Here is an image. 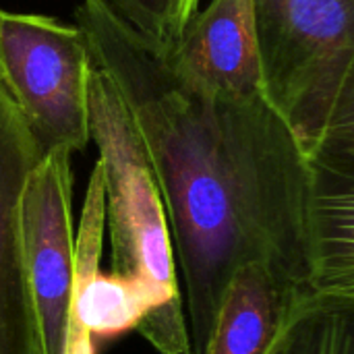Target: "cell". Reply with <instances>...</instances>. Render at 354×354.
I'll list each match as a JSON object with an SVG mask.
<instances>
[{
    "label": "cell",
    "instance_id": "6da1fadb",
    "mask_svg": "<svg viewBox=\"0 0 354 354\" xmlns=\"http://www.w3.org/2000/svg\"><path fill=\"white\" fill-rule=\"evenodd\" d=\"M93 62L116 85L149 158L203 354L234 272L266 263L311 288L309 151L266 95L209 93L93 0L75 8Z\"/></svg>",
    "mask_w": 354,
    "mask_h": 354
},
{
    "label": "cell",
    "instance_id": "7a4b0ae2",
    "mask_svg": "<svg viewBox=\"0 0 354 354\" xmlns=\"http://www.w3.org/2000/svg\"><path fill=\"white\" fill-rule=\"evenodd\" d=\"M89 116L104 166L112 272L143 284L156 303L137 330L162 354H193L166 207L135 122L116 85L97 66L89 79Z\"/></svg>",
    "mask_w": 354,
    "mask_h": 354
},
{
    "label": "cell",
    "instance_id": "3957f363",
    "mask_svg": "<svg viewBox=\"0 0 354 354\" xmlns=\"http://www.w3.org/2000/svg\"><path fill=\"white\" fill-rule=\"evenodd\" d=\"M266 100L305 147L354 64V0H251Z\"/></svg>",
    "mask_w": 354,
    "mask_h": 354
},
{
    "label": "cell",
    "instance_id": "277c9868",
    "mask_svg": "<svg viewBox=\"0 0 354 354\" xmlns=\"http://www.w3.org/2000/svg\"><path fill=\"white\" fill-rule=\"evenodd\" d=\"M93 56L77 25L0 8V85L41 158L83 151L91 141Z\"/></svg>",
    "mask_w": 354,
    "mask_h": 354
},
{
    "label": "cell",
    "instance_id": "5b68a950",
    "mask_svg": "<svg viewBox=\"0 0 354 354\" xmlns=\"http://www.w3.org/2000/svg\"><path fill=\"white\" fill-rule=\"evenodd\" d=\"M71 153L46 156L21 201V236L41 354H66L75 239L71 224Z\"/></svg>",
    "mask_w": 354,
    "mask_h": 354
},
{
    "label": "cell",
    "instance_id": "8992f818",
    "mask_svg": "<svg viewBox=\"0 0 354 354\" xmlns=\"http://www.w3.org/2000/svg\"><path fill=\"white\" fill-rule=\"evenodd\" d=\"M106 230L104 166L95 160L91 170L79 234L75 239V278L66 354H93V336L114 338L137 330L156 311L149 290L137 280L118 274H100L102 243Z\"/></svg>",
    "mask_w": 354,
    "mask_h": 354
},
{
    "label": "cell",
    "instance_id": "52a82bcc",
    "mask_svg": "<svg viewBox=\"0 0 354 354\" xmlns=\"http://www.w3.org/2000/svg\"><path fill=\"white\" fill-rule=\"evenodd\" d=\"M41 160L0 85V354H41L21 236L23 191Z\"/></svg>",
    "mask_w": 354,
    "mask_h": 354
},
{
    "label": "cell",
    "instance_id": "ba28073f",
    "mask_svg": "<svg viewBox=\"0 0 354 354\" xmlns=\"http://www.w3.org/2000/svg\"><path fill=\"white\" fill-rule=\"evenodd\" d=\"M187 83L226 95H266L251 0H209L164 54Z\"/></svg>",
    "mask_w": 354,
    "mask_h": 354
},
{
    "label": "cell",
    "instance_id": "9c48e42d",
    "mask_svg": "<svg viewBox=\"0 0 354 354\" xmlns=\"http://www.w3.org/2000/svg\"><path fill=\"white\" fill-rule=\"evenodd\" d=\"M313 292L354 301V158L309 149Z\"/></svg>",
    "mask_w": 354,
    "mask_h": 354
},
{
    "label": "cell",
    "instance_id": "30bf717a",
    "mask_svg": "<svg viewBox=\"0 0 354 354\" xmlns=\"http://www.w3.org/2000/svg\"><path fill=\"white\" fill-rule=\"evenodd\" d=\"M311 292L266 263L239 268L220 301L203 354H268Z\"/></svg>",
    "mask_w": 354,
    "mask_h": 354
},
{
    "label": "cell",
    "instance_id": "8fae6325",
    "mask_svg": "<svg viewBox=\"0 0 354 354\" xmlns=\"http://www.w3.org/2000/svg\"><path fill=\"white\" fill-rule=\"evenodd\" d=\"M268 354H354V301L307 295Z\"/></svg>",
    "mask_w": 354,
    "mask_h": 354
},
{
    "label": "cell",
    "instance_id": "7c38bea8",
    "mask_svg": "<svg viewBox=\"0 0 354 354\" xmlns=\"http://www.w3.org/2000/svg\"><path fill=\"white\" fill-rule=\"evenodd\" d=\"M145 44L168 54L183 35L199 0H93Z\"/></svg>",
    "mask_w": 354,
    "mask_h": 354
},
{
    "label": "cell",
    "instance_id": "4fadbf2b",
    "mask_svg": "<svg viewBox=\"0 0 354 354\" xmlns=\"http://www.w3.org/2000/svg\"><path fill=\"white\" fill-rule=\"evenodd\" d=\"M309 149H322L354 158V64L307 151Z\"/></svg>",
    "mask_w": 354,
    "mask_h": 354
}]
</instances>
